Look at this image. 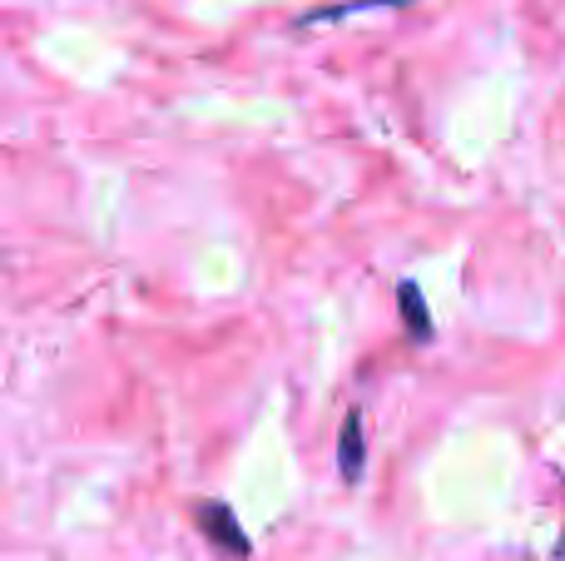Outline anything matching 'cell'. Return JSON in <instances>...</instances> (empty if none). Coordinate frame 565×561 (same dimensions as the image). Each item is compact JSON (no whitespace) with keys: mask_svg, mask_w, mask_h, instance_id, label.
<instances>
[{"mask_svg":"<svg viewBox=\"0 0 565 561\" xmlns=\"http://www.w3.org/2000/svg\"><path fill=\"white\" fill-rule=\"evenodd\" d=\"M194 527L228 561H248V552H254V547H248V537H244V527H238V517L228 512L224 502H194Z\"/></svg>","mask_w":565,"mask_h":561,"instance_id":"obj_1","label":"cell"},{"mask_svg":"<svg viewBox=\"0 0 565 561\" xmlns=\"http://www.w3.org/2000/svg\"><path fill=\"white\" fill-rule=\"evenodd\" d=\"M362 467H367V437H362V413L352 407L348 417H342V443H338V473L348 477V483H358Z\"/></svg>","mask_w":565,"mask_h":561,"instance_id":"obj_2","label":"cell"},{"mask_svg":"<svg viewBox=\"0 0 565 561\" xmlns=\"http://www.w3.org/2000/svg\"><path fill=\"white\" fill-rule=\"evenodd\" d=\"M397 298H402V324H407V334L417 338V343L431 338V318H427V304H422V288L407 278V284L397 288Z\"/></svg>","mask_w":565,"mask_h":561,"instance_id":"obj_3","label":"cell"}]
</instances>
